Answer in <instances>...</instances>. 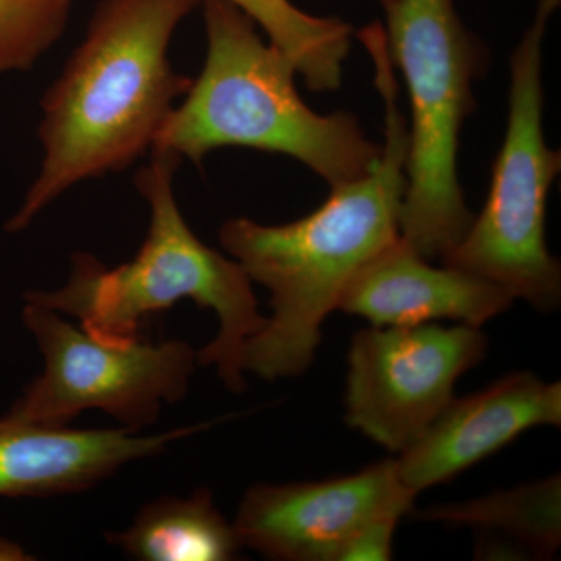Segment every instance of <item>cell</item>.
Segmentation results:
<instances>
[{"label": "cell", "instance_id": "cell-1", "mask_svg": "<svg viewBox=\"0 0 561 561\" xmlns=\"http://www.w3.org/2000/svg\"><path fill=\"white\" fill-rule=\"evenodd\" d=\"M375 66L383 102V144L371 171L331 187L327 202L301 219L262 225L238 217L221 225V247L251 283L271 291L272 316L243 353V370L265 381L295 378L311 367L321 327L343 291L379 251L400 238L409 122L382 24L356 33Z\"/></svg>", "mask_w": 561, "mask_h": 561}, {"label": "cell", "instance_id": "cell-2", "mask_svg": "<svg viewBox=\"0 0 561 561\" xmlns=\"http://www.w3.org/2000/svg\"><path fill=\"white\" fill-rule=\"evenodd\" d=\"M203 0H103L79 49L43 101L41 171L9 232L81 181L122 171L151 149L173 103L190 90L168 50Z\"/></svg>", "mask_w": 561, "mask_h": 561}, {"label": "cell", "instance_id": "cell-3", "mask_svg": "<svg viewBox=\"0 0 561 561\" xmlns=\"http://www.w3.org/2000/svg\"><path fill=\"white\" fill-rule=\"evenodd\" d=\"M205 66L164 121L151 150L195 164L221 147L286 154L330 187L371 171L381 146L351 113L319 114L295 87L294 62L264 43L256 24L230 0H203Z\"/></svg>", "mask_w": 561, "mask_h": 561}, {"label": "cell", "instance_id": "cell-4", "mask_svg": "<svg viewBox=\"0 0 561 561\" xmlns=\"http://www.w3.org/2000/svg\"><path fill=\"white\" fill-rule=\"evenodd\" d=\"M180 160L153 151L150 164L136 175L139 194L149 203L150 225L130 262L110 268L92 254H73L66 286L27 291L24 301L76 317L95 337L127 341L138 337L140 321L151 313L192 300L219 319L216 337L197 353L198 364L216 367L221 382L242 393L247 343L267 319L241 264L203 243L184 220L172 187Z\"/></svg>", "mask_w": 561, "mask_h": 561}, {"label": "cell", "instance_id": "cell-5", "mask_svg": "<svg viewBox=\"0 0 561 561\" xmlns=\"http://www.w3.org/2000/svg\"><path fill=\"white\" fill-rule=\"evenodd\" d=\"M387 49L411 102L400 236L427 261L445 260L472 221L459 180L460 131L485 68L482 43L454 0H376Z\"/></svg>", "mask_w": 561, "mask_h": 561}, {"label": "cell", "instance_id": "cell-6", "mask_svg": "<svg viewBox=\"0 0 561 561\" xmlns=\"http://www.w3.org/2000/svg\"><path fill=\"white\" fill-rule=\"evenodd\" d=\"M561 0H540L512 55L508 119L485 206L443 264L504 287L541 312L561 301V267L546 245V205L561 153L545 138L542 46Z\"/></svg>", "mask_w": 561, "mask_h": 561}, {"label": "cell", "instance_id": "cell-7", "mask_svg": "<svg viewBox=\"0 0 561 561\" xmlns=\"http://www.w3.org/2000/svg\"><path fill=\"white\" fill-rule=\"evenodd\" d=\"M22 321L44 357V370L28 383L7 415L65 427L81 412L98 409L122 427H149L164 404L190 390L197 351L172 339L106 341L62 320L60 313L25 301Z\"/></svg>", "mask_w": 561, "mask_h": 561}, {"label": "cell", "instance_id": "cell-8", "mask_svg": "<svg viewBox=\"0 0 561 561\" xmlns=\"http://www.w3.org/2000/svg\"><path fill=\"white\" fill-rule=\"evenodd\" d=\"M486 348L481 328L461 323L356 332L348 353L346 423L387 451H405L451 404L457 381Z\"/></svg>", "mask_w": 561, "mask_h": 561}, {"label": "cell", "instance_id": "cell-9", "mask_svg": "<svg viewBox=\"0 0 561 561\" xmlns=\"http://www.w3.org/2000/svg\"><path fill=\"white\" fill-rule=\"evenodd\" d=\"M416 494L401 482L394 459L317 482L257 483L234 526L242 548L279 561H334L368 523L412 512Z\"/></svg>", "mask_w": 561, "mask_h": 561}, {"label": "cell", "instance_id": "cell-10", "mask_svg": "<svg viewBox=\"0 0 561 561\" xmlns=\"http://www.w3.org/2000/svg\"><path fill=\"white\" fill-rule=\"evenodd\" d=\"M540 426H561V383L511 373L470 397L454 398L419 440L398 454V476L419 496Z\"/></svg>", "mask_w": 561, "mask_h": 561}, {"label": "cell", "instance_id": "cell-11", "mask_svg": "<svg viewBox=\"0 0 561 561\" xmlns=\"http://www.w3.org/2000/svg\"><path fill=\"white\" fill-rule=\"evenodd\" d=\"M214 421L157 435L69 430L0 416V497H46L91 490L125 465L158 456Z\"/></svg>", "mask_w": 561, "mask_h": 561}, {"label": "cell", "instance_id": "cell-12", "mask_svg": "<svg viewBox=\"0 0 561 561\" xmlns=\"http://www.w3.org/2000/svg\"><path fill=\"white\" fill-rule=\"evenodd\" d=\"M515 298L491 280L451 265L434 267L398 238L356 273L337 311L373 327H411L456 320L481 328L508 311Z\"/></svg>", "mask_w": 561, "mask_h": 561}, {"label": "cell", "instance_id": "cell-13", "mask_svg": "<svg viewBox=\"0 0 561 561\" xmlns=\"http://www.w3.org/2000/svg\"><path fill=\"white\" fill-rule=\"evenodd\" d=\"M106 538L140 561H230L242 549L234 526L206 489L186 500L158 497L140 508L130 527Z\"/></svg>", "mask_w": 561, "mask_h": 561}, {"label": "cell", "instance_id": "cell-14", "mask_svg": "<svg viewBox=\"0 0 561 561\" xmlns=\"http://www.w3.org/2000/svg\"><path fill=\"white\" fill-rule=\"evenodd\" d=\"M416 516L423 522L494 534L518 546L530 559H552L561 546L560 472L478 500L432 505Z\"/></svg>", "mask_w": 561, "mask_h": 561}, {"label": "cell", "instance_id": "cell-15", "mask_svg": "<svg viewBox=\"0 0 561 561\" xmlns=\"http://www.w3.org/2000/svg\"><path fill=\"white\" fill-rule=\"evenodd\" d=\"M268 41L294 62L312 92L341 88L353 27L339 18H321L295 7L290 0H230Z\"/></svg>", "mask_w": 561, "mask_h": 561}, {"label": "cell", "instance_id": "cell-16", "mask_svg": "<svg viewBox=\"0 0 561 561\" xmlns=\"http://www.w3.org/2000/svg\"><path fill=\"white\" fill-rule=\"evenodd\" d=\"M72 0H0V73L31 69L60 39Z\"/></svg>", "mask_w": 561, "mask_h": 561}, {"label": "cell", "instance_id": "cell-17", "mask_svg": "<svg viewBox=\"0 0 561 561\" xmlns=\"http://www.w3.org/2000/svg\"><path fill=\"white\" fill-rule=\"evenodd\" d=\"M398 518H381L357 530L334 561H387L393 557V537Z\"/></svg>", "mask_w": 561, "mask_h": 561}, {"label": "cell", "instance_id": "cell-18", "mask_svg": "<svg viewBox=\"0 0 561 561\" xmlns=\"http://www.w3.org/2000/svg\"><path fill=\"white\" fill-rule=\"evenodd\" d=\"M28 557L14 542L0 538V560H27Z\"/></svg>", "mask_w": 561, "mask_h": 561}]
</instances>
